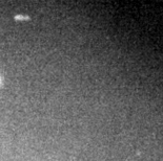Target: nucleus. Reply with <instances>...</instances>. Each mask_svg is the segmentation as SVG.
<instances>
[{"mask_svg": "<svg viewBox=\"0 0 163 161\" xmlns=\"http://www.w3.org/2000/svg\"><path fill=\"white\" fill-rule=\"evenodd\" d=\"M15 19H26V17L25 16H16L15 17Z\"/></svg>", "mask_w": 163, "mask_h": 161, "instance_id": "nucleus-1", "label": "nucleus"}]
</instances>
